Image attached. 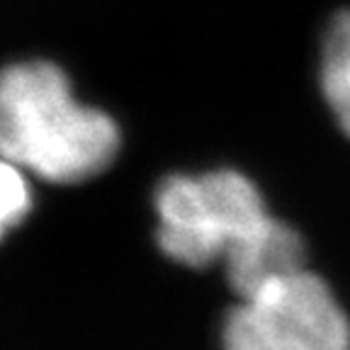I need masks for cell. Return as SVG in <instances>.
I'll list each match as a JSON object with an SVG mask.
<instances>
[{
    "mask_svg": "<svg viewBox=\"0 0 350 350\" xmlns=\"http://www.w3.org/2000/svg\"><path fill=\"white\" fill-rule=\"evenodd\" d=\"M304 258L306 248L301 236L290 224L270 217L224 258L226 280L236 295L248 297L304 270Z\"/></svg>",
    "mask_w": 350,
    "mask_h": 350,
    "instance_id": "4",
    "label": "cell"
},
{
    "mask_svg": "<svg viewBox=\"0 0 350 350\" xmlns=\"http://www.w3.org/2000/svg\"><path fill=\"white\" fill-rule=\"evenodd\" d=\"M319 83L331 115L350 139V10L336 15L323 34Z\"/></svg>",
    "mask_w": 350,
    "mask_h": 350,
    "instance_id": "5",
    "label": "cell"
},
{
    "mask_svg": "<svg viewBox=\"0 0 350 350\" xmlns=\"http://www.w3.org/2000/svg\"><path fill=\"white\" fill-rule=\"evenodd\" d=\"M120 146L115 122L78 105L68 78L46 61L0 71V156L51 183H78L107 168Z\"/></svg>",
    "mask_w": 350,
    "mask_h": 350,
    "instance_id": "1",
    "label": "cell"
},
{
    "mask_svg": "<svg viewBox=\"0 0 350 350\" xmlns=\"http://www.w3.org/2000/svg\"><path fill=\"white\" fill-rule=\"evenodd\" d=\"M156 209L161 251L187 268L224 260L270 219L256 183L231 168L170 175L159 185Z\"/></svg>",
    "mask_w": 350,
    "mask_h": 350,
    "instance_id": "2",
    "label": "cell"
},
{
    "mask_svg": "<svg viewBox=\"0 0 350 350\" xmlns=\"http://www.w3.org/2000/svg\"><path fill=\"white\" fill-rule=\"evenodd\" d=\"M221 350H350V319L309 270L282 278L226 314Z\"/></svg>",
    "mask_w": 350,
    "mask_h": 350,
    "instance_id": "3",
    "label": "cell"
},
{
    "mask_svg": "<svg viewBox=\"0 0 350 350\" xmlns=\"http://www.w3.org/2000/svg\"><path fill=\"white\" fill-rule=\"evenodd\" d=\"M29 209V190L15 163L0 159V236L15 226Z\"/></svg>",
    "mask_w": 350,
    "mask_h": 350,
    "instance_id": "6",
    "label": "cell"
}]
</instances>
